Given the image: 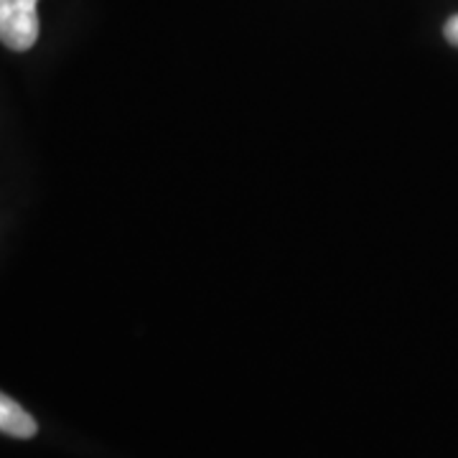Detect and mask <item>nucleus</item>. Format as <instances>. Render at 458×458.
Instances as JSON below:
<instances>
[{
  "label": "nucleus",
  "mask_w": 458,
  "mask_h": 458,
  "mask_svg": "<svg viewBox=\"0 0 458 458\" xmlns=\"http://www.w3.org/2000/svg\"><path fill=\"white\" fill-rule=\"evenodd\" d=\"M38 0H0V41L13 51H29L38 38Z\"/></svg>",
  "instance_id": "1"
},
{
  "label": "nucleus",
  "mask_w": 458,
  "mask_h": 458,
  "mask_svg": "<svg viewBox=\"0 0 458 458\" xmlns=\"http://www.w3.org/2000/svg\"><path fill=\"white\" fill-rule=\"evenodd\" d=\"M36 430L38 426L31 415L21 408L16 400L0 393V433H5L11 438H33Z\"/></svg>",
  "instance_id": "2"
}]
</instances>
